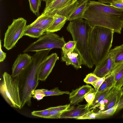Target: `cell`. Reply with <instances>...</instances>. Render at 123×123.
<instances>
[{
	"label": "cell",
	"instance_id": "obj_28",
	"mask_svg": "<svg viewBox=\"0 0 123 123\" xmlns=\"http://www.w3.org/2000/svg\"><path fill=\"white\" fill-rule=\"evenodd\" d=\"M76 41L73 40L70 41L64 45L62 49V52H72L76 48Z\"/></svg>",
	"mask_w": 123,
	"mask_h": 123
},
{
	"label": "cell",
	"instance_id": "obj_18",
	"mask_svg": "<svg viewBox=\"0 0 123 123\" xmlns=\"http://www.w3.org/2000/svg\"><path fill=\"white\" fill-rule=\"evenodd\" d=\"M56 18L52 24L46 31L54 32L60 30L64 26L68 18L65 16L55 15Z\"/></svg>",
	"mask_w": 123,
	"mask_h": 123
},
{
	"label": "cell",
	"instance_id": "obj_39",
	"mask_svg": "<svg viewBox=\"0 0 123 123\" xmlns=\"http://www.w3.org/2000/svg\"><path fill=\"white\" fill-rule=\"evenodd\" d=\"M123 108V92L117 104V108L116 112L117 111Z\"/></svg>",
	"mask_w": 123,
	"mask_h": 123
},
{
	"label": "cell",
	"instance_id": "obj_1",
	"mask_svg": "<svg viewBox=\"0 0 123 123\" xmlns=\"http://www.w3.org/2000/svg\"><path fill=\"white\" fill-rule=\"evenodd\" d=\"M83 18L91 27H103L119 34L123 27V10L98 1L88 0Z\"/></svg>",
	"mask_w": 123,
	"mask_h": 123
},
{
	"label": "cell",
	"instance_id": "obj_27",
	"mask_svg": "<svg viewBox=\"0 0 123 123\" xmlns=\"http://www.w3.org/2000/svg\"><path fill=\"white\" fill-rule=\"evenodd\" d=\"M117 104L114 107L106 110L97 112L98 113V119L107 118L113 115L116 112Z\"/></svg>",
	"mask_w": 123,
	"mask_h": 123
},
{
	"label": "cell",
	"instance_id": "obj_25",
	"mask_svg": "<svg viewBox=\"0 0 123 123\" xmlns=\"http://www.w3.org/2000/svg\"><path fill=\"white\" fill-rule=\"evenodd\" d=\"M30 10L37 16H40L39 10L43 0H28Z\"/></svg>",
	"mask_w": 123,
	"mask_h": 123
},
{
	"label": "cell",
	"instance_id": "obj_30",
	"mask_svg": "<svg viewBox=\"0 0 123 123\" xmlns=\"http://www.w3.org/2000/svg\"><path fill=\"white\" fill-rule=\"evenodd\" d=\"M52 110V107H50L42 110L33 111L31 112V114L34 116L48 118Z\"/></svg>",
	"mask_w": 123,
	"mask_h": 123
},
{
	"label": "cell",
	"instance_id": "obj_9",
	"mask_svg": "<svg viewBox=\"0 0 123 123\" xmlns=\"http://www.w3.org/2000/svg\"><path fill=\"white\" fill-rule=\"evenodd\" d=\"M115 64L114 55L110 50L105 58L95 66L93 73L99 77H105L111 73Z\"/></svg>",
	"mask_w": 123,
	"mask_h": 123
},
{
	"label": "cell",
	"instance_id": "obj_36",
	"mask_svg": "<svg viewBox=\"0 0 123 123\" xmlns=\"http://www.w3.org/2000/svg\"><path fill=\"white\" fill-rule=\"evenodd\" d=\"M110 5L116 8L123 10V0H118Z\"/></svg>",
	"mask_w": 123,
	"mask_h": 123
},
{
	"label": "cell",
	"instance_id": "obj_38",
	"mask_svg": "<svg viewBox=\"0 0 123 123\" xmlns=\"http://www.w3.org/2000/svg\"><path fill=\"white\" fill-rule=\"evenodd\" d=\"M0 62H3L5 59L6 56V54L3 52L1 49V41H0Z\"/></svg>",
	"mask_w": 123,
	"mask_h": 123
},
{
	"label": "cell",
	"instance_id": "obj_31",
	"mask_svg": "<svg viewBox=\"0 0 123 123\" xmlns=\"http://www.w3.org/2000/svg\"><path fill=\"white\" fill-rule=\"evenodd\" d=\"M96 93L94 89L92 88L90 91L85 94L84 99L90 105L94 99Z\"/></svg>",
	"mask_w": 123,
	"mask_h": 123
},
{
	"label": "cell",
	"instance_id": "obj_37",
	"mask_svg": "<svg viewBox=\"0 0 123 123\" xmlns=\"http://www.w3.org/2000/svg\"><path fill=\"white\" fill-rule=\"evenodd\" d=\"M70 104L65 105L58 106L52 107V110H55L58 111H64L69 108L70 106Z\"/></svg>",
	"mask_w": 123,
	"mask_h": 123
},
{
	"label": "cell",
	"instance_id": "obj_2",
	"mask_svg": "<svg viewBox=\"0 0 123 123\" xmlns=\"http://www.w3.org/2000/svg\"><path fill=\"white\" fill-rule=\"evenodd\" d=\"M51 49L36 52L30 64L18 75L21 108L25 105H31L32 93L38 86L39 65Z\"/></svg>",
	"mask_w": 123,
	"mask_h": 123
},
{
	"label": "cell",
	"instance_id": "obj_34",
	"mask_svg": "<svg viewBox=\"0 0 123 123\" xmlns=\"http://www.w3.org/2000/svg\"><path fill=\"white\" fill-rule=\"evenodd\" d=\"M63 112L52 110L50 112L48 118L59 119L61 114Z\"/></svg>",
	"mask_w": 123,
	"mask_h": 123
},
{
	"label": "cell",
	"instance_id": "obj_14",
	"mask_svg": "<svg viewBox=\"0 0 123 123\" xmlns=\"http://www.w3.org/2000/svg\"><path fill=\"white\" fill-rule=\"evenodd\" d=\"M90 104L79 105L74 107L70 106L68 109L63 111L61 114L60 118H75L80 117L89 111L88 107Z\"/></svg>",
	"mask_w": 123,
	"mask_h": 123
},
{
	"label": "cell",
	"instance_id": "obj_26",
	"mask_svg": "<svg viewBox=\"0 0 123 123\" xmlns=\"http://www.w3.org/2000/svg\"><path fill=\"white\" fill-rule=\"evenodd\" d=\"M42 91L45 96L59 95L64 94H69L70 92L68 91H63L60 90L58 87L48 90L42 89Z\"/></svg>",
	"mask_w": 123,
	"mask_h": 123
},
{
	"label": "cell",
	"instance_id": "obj_11",
	"mask_svg": "<svg viewBox=\"0 0 123 123\" xmlns=\"http://www.w3.org/2000/svg\"><path fill=\"white\" fill-rule=\"evenodd\" d=\"M61 59L67 65H71L76 69L81 68L84 64L82 56L76 48L72 52H62Z\"/></svg>",
	"mask_w": 123,
	"mask_h": 123
},
{
	"label": "cell",
	"instance_id": "obj_3",
	"mask_svg": "<svg viewBox=\"0 0 123 123\" xmlns=\"http://www.w3.org/2000/svg\"><path fill=\"white\" fill-rule=\"evenodd\" d=\"M114 32L112 30L103 27H91L89 34L88 46L93 63L95 66L109 52Z\"/></svg>",
	"mask_w": 123,
	"mask_h": 123
},
{
	"label": "cell",
	"instance_id": "obj_10",
	"mask_svg": "<svg viewBox=\"0 0 123 123\" xmlns=\"http://www.w3.org/2000/svg\"><path fill=\"white\" fill-rule=\"evenodd\" d=\"M59 57L56 53L47 56L41 62L39 68L38 79L45 81L52 72Z\"/></svg>",
	"mask_w": 123,
	"mask_h": 123
},
{
	"label": "cell",
	"instance_id": "obj_5",
	"mask_svg": "<svg viewBox=\"0 0 123 123\" xmlns=\"http://www.w3.org/2000/svg\"><path fill=\"white\" fill-rule=\"evenodd\" d=\"M2 77L3 79L0 85V93L11 106L21 109L18 75L13 78L11 75L5 72Z\"/></svg>",
	"mask_w": 123,
	"mask_h": 123
},
{
	"label": "cell",
	"instance_id": "obj_8",
	"mask_svg": "<svg viewBox=\"0 0 123 123\" xmlns=\"http://www.w3.org/2000/svg\"><path fill=\"white\" fill-rule=\"evenodd\" d=\"M78 0H53L45 6L43 13L54 16L55 15L68 18L78 3Z\"/></svg>",
	"mask_w": 123,
	"mask_h": 123
},
{
	"label": "cell",
	"instance_id": "obj_6",
	"mask_svg": "<svg viewBox=\"0 0 123 123\" xmlns=\"http://www.w3.org/2000/svg\"><path fill=\"white\" fill-rule=\"evenodd\" d=\"M66 43L63 37L54 33L46 31L37 41L30 44L23 51L37 52L54 48L62 49Z\"/></svg>",
	"mask_w": 123,
	"mask_h": 123
},
{
	"label": "cell",
	"instance_id": "obj_20",
	"mask_svg": "<svg viewBox=\"0 0 123 123\" xmlns=\"http://www.w3.org/2000/svg\"><path fill=\"white\" fill-rule=\"evenodd\" d=\"M113 87L101 92H97L93 101L89 105L88 110H90L95 109L99 103L109 93Z\"/></svg>",
	"mask_w": 123,
	"mask_h": 123
},
{
	"label": "cell",
	"instance_id": "obj_24",
	"mask_svg": "<svg viewBox=\"0 0 123 123\" xmlns=\"http://www.w3.org/2000/svg\"><path fill=\"white\" fill-rule=\"evenodd\" d=\"M118 89H119L114 86L112 88L109 93L97 105V107H98L99 108V111H103L108 102Z\"/></svg>",
	"mask_w": 123,
	"mask_h": 123
},
{
	"label": "cell",
	"instance_id": "obj_19",
	"mask_svg": "<svg viewBox=\"0 0 123 123\" xmlns=\"http://www.w3.org/2000/svg\"><path fill=\"white\" fill-rule=\"evenodd\" d=\"M45 32L43 29L31 26L30 25H26L24 36H26L33 38H39Z\"/></svg>",
	"mask_w": 123,
	"mask_h": 123
},
{
	"label": "cell",
	"instance_id": "obj_21",
	"mask_svg": "<svg viewBox=\"0 0 123 123\" xmlns=\"http://www.w3.org/2000/svg\"><path fill=\"white\" fill-rule=\"evenodd\" d=\"M123 92L122 87L119 89L109 101L102 111L109 109L115 106L118 103Z\"/></svg>",
	"mask_w": 123,
	"mask_h": 123
},
{
	"label": "cell",
	"instance_id": "obj_4",
	"mask_svg": "<svg viewBox=\"0 0 123 123\" xmlns=\"http://www.w3.org/2000/svg\"><path fill=\"white\" fill-rule=\"evenodd\" d=\"M84 19L70 21L67 28L71 34L73 40L77 42L76 48L83 58L84 64L89 68L94 65L88 48V40L90 31L91 28L87 21Z\"/></svg>",
	"mask_w": 123,
	"mask_h": 123
},
{
	"label": "cell",
	"instance_id": "obj_13",
	"mask_svg": "<svg viewBox=\"0 0 123 123\" xmlns=\"http://www.w3.org/2000/svg\"><path fill=\"white\" fill-rule=\"evenodd\" d=\"M92 88L88 85H83L74 90H73L69 95V99L71 105L75 106L82 102L85 94Z\"/></svg>",
	"mask_w": 123,
	"mask_h": 123
},
{
	"label": "cell",
	"instance_id": "obj_16",
	"mask_svg": "<svg viewBox=\"0 0 123 123\" xmlns=\"http://www.w3.org/2000/svg\"><path fill=\"white\" fill-rule=\"evenodd\" d=\"M89 0H78V3L74 9L70 13L68 20L83 19L84 13L87 7Z\"/></svg>",
	"mask_w": 123,
	"mask_h": 123
},
{
	"label": "cell",
	"instance_id": "obj_23",
	"mask_svg": "<svg viewBox=\"0 0 123 123\" xmlns=\"http://www.w3.org/2000/svg\"><path fill=\"white\" fill-rule=\"evenodd\" d=\"M113 53L116 64L123 62V45L115 47L110 50Z\"/></svg>",
	"mask_w": 123,
	"mask_h": 123
},
{
	"label": "cell",
	"instance_id": "obj_12",
	"mask_svg": "<svg viewBox=\"0 0 123 123\" xmlns=\"http://www.w3.org/2000/svg\"><path fill=\"white\" fill-rule=\"evenodd\" d=\"M32 56L24 53L18 55L12 68V76L14 78L18 75L30 63Z\"/></svg>",
	"mask_w": 123,
	"mask_h": 123
},
{
	"label": "cell",
	"instance_id": "obj_44",
	"mask_svg": "<svg viewBox=\"0 0 123 123\" xmlns=\"http://www.w3.org/2000/svg\"><path fill=\"white\" fill-rule=\"evenodd\" d=\"M122 45H123V44H122Z\"/></svg>",
	"mask_w": 123,
	"mask_h": 123
},
{
	"label": "cell",
	"instance_id": "obj_41",
	"mask_svg": "<svg viewBox=\"0 0 123 123\" xmlns=\"http://www.w3.org/2000/svg\"><path fill=\"white\" fill-rule=\"evenodd\" d=\"M53 0H46V6L49 3Z\"/></svg>",
	"mask_w": 123,
	"mask_h": 123
},
{
	"label": "cell",
	"instance_id": "obj_22",
	"mask_svg": "<svg viewBox=\"0 0 123 123\" xmlns=\"http://www.w3.org/2000/svg\"><path fill=\"white\" fill-rule=\"evenodd\" d=\"M115 80L112 73L105 77V79L97 92H100L109 89L114 86Z\"/></svg>",
	"mask_w": 123,
	"mask_h": 123
},
{
	"label": "cell",
	"instance_id": "obj_15",
	"mask_svg": "<svg viewBox=\"0 0 123 123\" xmlns=\"http://www.w3.org/2000/svg\"><path fill=\"white\" fill-rule=\"evenodd\" d=\"M55 18V15L52 16L42 13L30 25L32 26L42 29L46 32L51 26Z\"/></svg>",
	"mask_w": 123,
	"mask_h": 123
},
{
	"label": "cell",
	"instance_id": "obj_33",
	"mask_svg": "<svg viewBox=\"0 0 123 123\" xmlns=\"http://www.w3.org/2000/svg\"><path fill=\"white\" fill-rule=\"evenodd\" d=\"M32 97L38 101L42 99L45 96L42 89L35 90L32 93Z\"/></svg>",
	"mask_w": 123,
	"mask_h": 123
},
{
	"label": "cell",
	"instance_id": "obj_35",
	"mask_svg": "<svg viewBox=\"0 0 123 123\" xmlns=\"http://www.w3.org/2000/svg\"><path fill=\"white\" fill-rule=\"evenodd\" d=\"M105 77L100 78L91 85L94 87L96 93L104 80Z\"/></svg>",
	"mask_w": 123,
	"mask_h": 123
},
{
	"label": "cell",
	"instance_id": "obj_42",
	"mask_svg": "<svg viewBox=\"0 0 123 123\" xmlns=\"http://www.w3.org/2000/svg\"><path fill=\"white\" fill-rule=\"evenodd\" d=\"M46 0H43V1H46Z\"/></svg>",
	"mask_w": 123,
	"mask_h": 123
},
{
	"label": "cell",
	"instance_id": "obj_43",
	"mask_svg": "<svg viewBox=\"0 0 123 123\" xmlns=\"http://www.w3.org/2000/svg\"><path fill=\"white\" fill-rule=\"evenodd\" d=\"M122 88L123 89V87H122Z\"/></svg>",
	"mask_w": 123,
	"mask_h": 123
},
{
	"label": "cell",
	"instance_id": "obj_40",
	"mask_svg": "<svg viewBox=\"0 0 123 123\" xmlns=\"http://www.w3.org/2000/svg\"><path fill=\"white\" fill-rule=\"evenodd\" d=\"M118 0H98V1L103 3L109 4L115 2Z\"/></svg>",
	"mask_w": 123,
	"mask_h": 123
},
{
	"label": "cell",
	"instance_id": "obj_32",
	"mask_svg": "<svg viewBox=\"0 0 123 123\" xmlns=\"http://www.w3.org/2000/svg\"><path fill=\"white\" fill-rule=\"evenodd\" d=\"M99 78L93 73H91L86 75L84 81L87 84H91Z\"/></svg>",
	"mask_w": 123,
	"mask_h": 123
},
{
	"label": "cell",
	"instance_id": "obj_29",
	"mask_svg": "<svg viewBox=\"0 0 123 123\" xmlns=\"http://www.w3.org/2000/svg\"><path fill=\"white\" fill-rule=\"evenodd\" d=\"M94 109L89 110L82 115L76 118V119H98V112L94 111Z\"/></svg>",
	"mask_w": 123,
	"mask_h": 123
},
{
	"label": "cell",
	"instance_id": "obj_17",
	"mask_svg": "<svg viewBox=\"0 0 123 123\" xmlns=\"http://www.w3.org/2000/svg\"><path fill=\"white\" fill-rule=\"evenodd\" d=\"M112 72L115 80L114 86L121 88L123 86V62L116 64Z\"/></svg>",
	"mask_w": 123,
	"mask_h": 123
},
{
	"label": "cell",
	"instance_id": "obj_7",
	"mask_svg": "<svg viewBox=\"0 0 123 123\" xmlns=\"http://www.w3.org/2000/svg\"><path fill=\"white\" fill-rule=\"evenodd\" d=\"M27 21L22 17L13 19L8 25L4 39V47L7 50L12 49L18 40L24 36Z\"/></svg>",
	"mask_w": 123,
	"mask_h": 123
}]
</instances>
